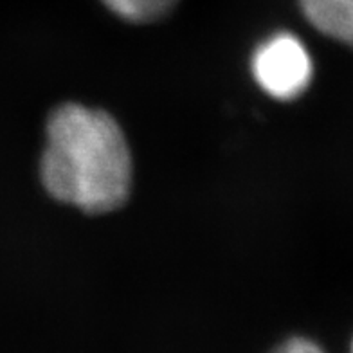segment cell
I'll return each mask as SVG.
<instances>
[{
  "instance_id": "5b68a950",
  "label": "cell",
  "mask_w": 353,
  "mask_h": 353,
  "mask_svg": "<svg viewBox=\"0 0 353 353\" xmlns=\"http://www.w3.org/2000/svg\"><path fill=\"white\" fill-rule=\"evenodd\" d=\"M270 353H328L319 341L307 335H294L279 343Z\"/></svg>"
},
{
  "instance_id": "3957f363",
  "label": "cell",
  "mask_w": 353,
  "mask_h": 353,
  "mask_svg": "<svg viewBox=\"0 0 353 353\" xmlns=\"http://www.w3.org/2000/svg\"><path fill=\"white\" fill-rule=\"evenodd\" d=\"M298 6L321 37L353 51V0H298Z\"/></svg>"
},
{
  "instance_id": "8992f818",
  "label": "cell",
  "mask_w": 353,
  "mask_h": 353,
  "mask_svg": "<svg viewBox=\"0 0 353 353\" xmlns=\"http://www.w3.org/2000/svg\"><path fill=\"white\" fill-rule=\"evenodd\" d=\"M348 353H353V335H352V339H350V344H348Z\"/></svg>"
},
{
  "instance_id": "7a4b0ae2",
  "label": "cell",
  "mask_w": 353,
  "mask_h": 353,
  "mask_svg": "<svg viewBox=\"0 0 353 353\" xmlns=\"http://www.w3.org/2000/svg\"><path fill=\"white\" fill-rule=\"evenodd\" d=\"M251 74L272 99L296 101L310 90L316 61L301 37L292 31H276L252 51Z\"/></svg>"
},
{
  "instance_id": "277c9868",
  "label": "cell",
  "mask_w": 353,
  "mask_h": 353,
  "mask_svg": "<svg viewBox=\"0 0 353 353\" xmlns=\"http://www.w3.org/2000/svg\"><path fill=\"white\" fill-rule=\"evenodd\" d=\"M112 14L130 23H154L172 14L181 0H99Z\"/></svg>"
},
{
  "instance_id": "6da1fadb",
  "label": "cell",
  "mask_w": 353,
  "mask_h": 353,
  "mask_svg": "<svg viewBox=\"0 0 353 353\" xmlns=\"http://www.w3.org/2000/svg\"><path fill=\"white\" fill-rule=\"evenodd\" d=\"M40 181L52 200L81 213L107 214L123 208L134 186V161L116 117L76 101L52 108Z\"/></svg>"
}]
</instances>
